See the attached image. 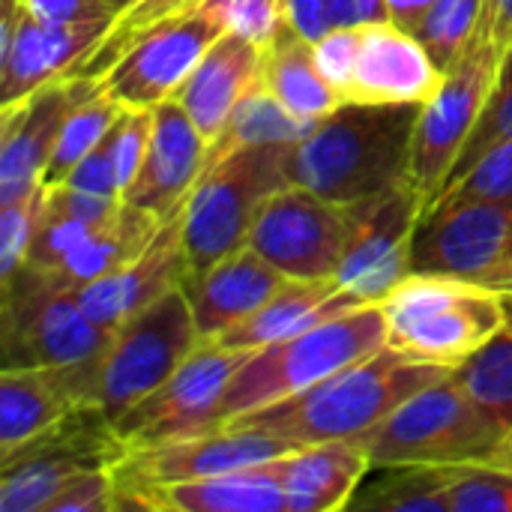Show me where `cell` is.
Returning a JSON list of instances; mask_svg holds the SVG:
<instances>
[{
	"label": "cell",
	"instance_id": "obj_1",
	"mask_svg": "<svg viewBox=\"0 0 512 512\" xmlns=\"http://www.w3.org/2000/svg\"><path fill=\"white\" fill-rule=\"evenodd\" d=\"M420 108L345 102L288 147V183L342 207L402 183Z\"/></svg>",
	"mask_w": 512,
	"mask_h": 512
},
{
	"label": "cell",
	"instance_id": "obj_2",
	"mask_svg": "<svg viewBox=\"0 0 512 512\" xmlns=\"http://www.w3.org/2000/svg\"><path fill=\"white\" fill-rule=\"evenodd\" d=\"M450 375L447 369L414 363L393 348L339 369L315 387L246 414L228 426H255L285 438L294 447L324 441H357L363 432L390 417L423 387ZM222 426V429H228Z\"/></svg>",
	"mask_w": 512,
	"mask_h": 512
},
{
	"label": "cell",
	"instance_id": "obj_3",
	"mask_svg": "<svg viewBox=\"0 0 512 512\" xmlns=\"http://www.w3.org/2000/svg\"><path fill=\"white\" fill-rule=\"evenodd\" d=\"M381 348H387V321L378 303L357 306L300 336L258 348L231 378L216 405L210 432L291 399Z\"/></svg>",
	"mask_w": 512,
	"mask_h": 512
},
{
	"label": "cell",
	"instance_id": "obj_4",
	"mask_svg": "<svg viewBox=\"0 0 512 512\" xmlns=\"http://www.w3.org/2000/svg\"><path fill=\"white\" fill-rule=\"evenodd\" d=\"M387 348L456 372L507 327L504 294L453 276L411 273L381 303Z\"/></svg>",
	"mask_w": 512,
	"mask_h": 512
},
{
	"label": "cell",
	"instance_id": "obj_5",
	"mask_svg": "<svg viewBox=\"0 0 512 512\" xmlns=\"http://www.w3.org/2000/svg\"><path fill=\"white\" fill-rule=\"evenodd\" d=\"M357 444L369 456L372 471H384L405 465H504L510 438L450 372L363 432Z\"/></svg>",
	"mask_w": 512,
	"mask_h": 512
},
{
	"label": "cell",
	"instance_id": "obj_6",
	"mask_svg": "<svg viewBox=\"0 0 512 512\" xmlns=\"http://www.w3.org/2000/svg\"><path fill=\"white\" fill-rule=\"evenodd\" d=\"M291 144H249L201 171L183 204L189 273H201L246 246L264 201L288 186Z\"/></svg>",
	"mask_w": 512,
	"mask_h": 512
},
{
	"label": "cell",
	"instance_id": "obj_7",
	"mask_svg": "<svg viewBox=\"0 0 512 512\" xmlns=\"http://www.w3.org/2000/svg\"><path fill=\"white\" fill-rule=\"evenodd\" d=\"M198 342L201 333L180 285L114 330L105 351L87 360V405L114 423L162 387Z\"/></svg>",
	"mask_w": 512,
	"mask_h": 512
},
{
	"label": "cell",
	"instance_id": "obj_8",
	"mask_svg": "<svg viewBox=\"0 0 512 512\" xmlns=\"http://www.w3.org/2000/svg\"><path fill=\"white\" fill-rule=\"evenodd\" d=\"M0 327L3 369L87 363L114 336L90 321L72 288L36 267H24L0 288Z\"/></svg>",
	"mask_w": 512,
	"mask_h": 512
},
{
	"label": "cell",
	"instance_id": "obj_9",
	"mask_svg": "<svg viewBox=\"0 0 512 512\" xmlns=\"http://www.w3.org/2000/svg\"><path fill=\"white\" fill-rule=\"evenodd\" d=\"M501 57V48L483 30L471 51L447 69L435 99L420 108L405 180L423 198L426 213L450 183V174L498 81Z\"/></svg>",
	"mask_w": 512,
	"mask_h": 512
},
{
	"label": "cell",
	"instance_id": "obj_10",
	"mask_svg": "<svg viewBox=\"0 0 512 512\" xmlns=\"http://www.w3.org/2000/svg\"><path fill=\"white\" fill-rule=\"evenodd\" d=\"M411 273L512 288V198H444L417 225Z\"/></svg>",
	"mask_w": 512,
	"mask_h": 512
},
{
	"label": "cell",
	"instance_id": "obj_11",
	"mask_svg": "<svg viewBox=\"0 0 512 512\" xmlns=\"http://www.w3.org/2000/svg\"><path fill=\"white\" fill-rule=\"evenodd\" d=\"M228 30V0H207L192 12L144 30L102 75H96V84L120 108L153 111L177 96L210 45Z\"/></svg>",
	"mask_w": 512,
	"mask_h": 512
},
{
	"label": "cell",
	"instance_id": "obj_12",
	"mask_svg": "<svg viewBox=\"0 0 512 512\" xmlns=\"http://www.w3.org/2000/svg\"><path fill=\"white\" fill-rule=\"evenodd\" d=\"M252 354V348H231L216 339H201L162 387L111 423L123 450L210 432L216 405Z\"/></svg>",
	"mask_w": 512,
	"mask_h": 512
},
{
	"label": "cell",
	"instance_id": "obj_13",
	"mask_svg": "<svg viewBox=\"0 0 512 512\" xmlns=\"http://www.w3.org/2000/svg\"><path fill=\"white\" fill-rule=\"evenodd\" d=\"M423 216L426 204L408 180L348 204V240L336 270L339 285L363 303H381L411 276V249Z\"/></svg>",
	"mask_w": 512,
	"mask_h": 512
},
{
	"label": "cell",
	"instance_id": "obj_14",
	"mask_svg": "<svg viewBox=\"0 0 512 512\" xmlns=\"http://www.w3.org/2000/svg\"><path fill=\"white\" fill-rule=\"evenodd\" d=\"M345 240L348 207L288 183L264 201L246 246L291 279H336Z\"/></svg>",
	"mask_w": 512,
	"mask_h": 512
},
{
	"label": "cell",
	"instance_id": "obj_15",
	"mask_svg": "<svg viewBox=\"0 0 512 512\" xmlns=\"http://www.w3.org/2000/svg\"><path fill=\"white\" fill-rule=\"evenodd\" d=\"M291 450L297 447L267 429L228 426L186 438L126 447L123 456L111 465V474L117 489H150L261 465Z\"/></svg>",
	"mask_w": 512,
	"mask_h": 512
},
{
	"label": "cell",
	"instance_id": "obj_16",
	"mask_svg": "<svg viewBox=\"0 0 512 512\" xmlns=\"http://www.w3.org/2000/svg\"><path fill=\"white\" fill-rule=\"evenodd\" d=\"M114 18L45 21L24 0H0V105L18 102L51 81L72 78L108 36Z\"/></svg>",
	"mask_w": 512,
	"mask_h": 512
},
{
	"label": "cell",
	"instance_id": "obj_17",
	"mask_svg": "<svg viewBox=\"0 0 512 512\" xmlns=\"http://www.w3.org/2000/svg\"><path fill=\"white\" fill-rule=\"evenodd\" d=\"M123 456L111 423L99 411H78L63 426L0 462V512H42L87 468H108Z\"/></svg>",
	"mask_w": 512,
	"mask_h": 512
},
{
	"label": "cell",
	"instance_id": "obj_18",
	"mask_svg": "<svg viewBox=\"0 0 512 512\" xmlns=\"http://www.w3.org/2000/svg\"><path fill=\"white\" fill-rule=\"evenodd\" d=\"M183 207L162 219L153 243L114 273L78 288V303L93 324L114 333L150 303L180 288L189 276V258L183 246Z\"/></svg>",
	"mask_w": 512,
	"mask_h": 512
},
{
	"label": "cell",
	"instance_id": "obj_19",
	"mask_svg": "<svg viewBox=\"0 0 512 512\" xmlns=\"http://www.w3.org/2000/svg\"><path fill=\"white\" fill-rule=\"evenodd\" d=\"M444 69L426 45L393 21L363 24L345 102L357 105H426L444 84Z\"/></svg>",
	"mask_w": 512,
	"mask_h": 512
},
{
	"label": "cell",
	"instance_id": "obj_20",
	"mask_svg": "<svg viewBox=\"0 0 512 512\" xmlns=\"http://www.w3.org/2000/svg\"><path fill=\"white\" fill-rule=\"evenodd\" d=\"M87 405V363L0 372V462L21 453Z\"/></svg>",
	"mask_w": 512,
	"mask_h": 512
},
{
	"label": "cell",
	"instance_id": "obj_21",
	"mask_svg": "<svg viewBox=\"0 0 512 512\" xmlns=\"http://www.w3.org/2000/svg\"><path fill=\"white\" fill-rule=\"evenodd\" d=\"M204 162L207 138L180 108V102L168 99L153 108L150 144L123 201L165 219L186 204L195 180L204 171Z\"/></svg>",
	"mask_w": 512,
	"mask_h": 512
},
{
	"label": "cell",
	"instance_id": "obj_22",
	"mask_svg": "<svg viewBox=\"0 0 512 512\" xmlns=\"http://www.w3.org/2000/svg\"><path fill=\"white\" fill-rule=\"evenodd\" d=\"M72 96L75 84L63 78L0 105V204H12L42 186Z\"/></svg>",
	"mask_w": 512,
	"mask_h": 512
},
{
	"label": "cell",
	"instance_id": "obj_23",
	"mask_svg": "<svg viewBox=\"0 0 512 512\" xmlns=\"http://www.w3.org/2000/svg\"><path fill=\"white\" fill-rule=\"evenodd\" d=\"M288 279L291 276L273 267L252 246H243L207 270L189 273L183 279V294L201 339H216L261 309Z\"/></svg>",
	"mask_w": 512,
	"mask_h": 512
},
{
	"label": "cell",
	"instance_id": "obj_24",
	"mask_svg": "<svg viewBox=\"0 0 512 512\" xmlns=\"http://www.w3.org/2000/svg\"><path fill=\"white\" fill-rule=\"evenodd\" d=\"M291 512L270 462L150 489H117V512Z\"/></svg>",
	"mask_w": 512,
	"mask_h": 512
},
{
	"label": "cell",
	"instance_id": "obj_25",
	"mask_svg": "<svg viewBox=\"0 0 512 512\" xmlns=\"http://www.w3.org/2000/svg\"><path fill=\"white\" fill-rule=\"evenodd\" d=\"M258 72H261V45L228 30L222 39L210 45V51L201 57L195 72L177 90L174 99L201 129L207 147L225 129L228 117L243 102V96L258 87Z\"/></svg>",
	"mask_w": 512,
	"mask_h": 512
},
{
	"label": "cell",
	"instance_id": "obj_26",
	"mask_svg": "<svg viewBox=\"0 0 512 512\" xmlns=\"http://www.w3.org/2000/svg\"><path fill=\"white\" fill-rule=\"evenodd\" d=\"M273 474L291 498V512L348 510L363 477L372 471L357 441H324L270 459Z\"/></svg>",
	"mask_w": 512,
	"mask_h": 512
},
{
	"label": "cell",
	"instance_id": "obj_27",
	"mask_svg": "<svg viewBox=\"0 0 512 512\" xmlns=\"http://www.w3.org/2000/svg\"><path fill=\"white\" fill-rule=\"evenodd\" d=\"M366 306L357 294L345 291L339 279H288L261 309L234 324L216 342L231 348H267L273 342L300 336L336 315Z\"/></svg>",
	"mask_w": 512,
	"mask_h": 512
},
{
	"label": "cell",
	"instance_id": "obj_28",
	"mask_svg": "<svg viewBox=\"0 0 512 512\" xmlns=\"http://www.w3.org/2000/svg\"><path fill=\"white\" fill-rule=\"evenodd\" d=\"M258 87L303 123H318L345 105L339 90L324 78L312 42L291 24H285L282 33L261 48Z\"/></svg>",
	"mask_w": 512,
	"mask_h": 512
},
{
	"label": "cell",
	"instance_id": "obj_29",
	"mask_svg": "<svg viewBox=\"0 0 512 512\" xmlns=\"http://www.w3.org/2000/svg\"><path fill=\"white\" fill-rule=\"evenodd\" d=\"M159 228H162V216L120 201V207L108 219H102L57 270L45 276L78 291L87 282H96L114 273L117 267L129 264L135 255H141L153 243Z\"/></svg>",
	"mask_w": 512,
	"mask_h": 512
},
{
	"label": "cell",
	"instance_id": "obj_30",
	"mask_svg": "<svg viewBox=\"0 0 512 512\" xmlns=\"http://www.w3.org/2000/svg\"><path fill=\"white\" fill-rule=\"evenodd\" d=\"M75 84V96L72 105L63 117L60 135L54 141L48 168L42 174V186H57L63 183L75 165L102 144V138L111 132V126L120 117V105L96 84V78H72Z\"/></svg>",
	"mask_w": 512,
	"mask_h": 512
},
{
	"label": "cell",
	"instance_id": "obj_31",
	"mask_svg": "<svg viewBox=\"0 0 512 512\" xmlns=\"http://www.w3.org/2000/svg\"><path fill=\"white\" fill-rule=\"evenodd\" d=\"M312 126L315 123H303L291 111H285L267 90L255 87L234 108L225 129L210 141L204 168L240 147H249V144H294L303 135H309Z\"/></svg>",
	"mask_w": 512,
	"mask_h": 512
},
{
	"label": "cell",
	"instance_id": "obj_32",
	"mask_svg": "<svg viewBox=\"0 0 512 512\" xmlns=\"http://www.w3.org/2000/svg\"><path fill=\"white\" fill-rule=\"evenodd\" d=\"M384 477L360 486L348 510L363 512H450L447 468L405 465L384 468Z\"/></svg>",
	"mask_w": 512,
	"mask_h": 512
},
{
	"label": "cell",
	"instance_id": "obj_33",
	"mask_svg": "<svg viewBox=\"0 0 512 512\" xmlns=\"http://www.w3.org/2000/svg\"><path fill=\"white\" fill-rule=\"evenodd\" d=\"M468 396L507 432L512 441V330L492 336L465 366L453 372ZM510 447V444H507Z\"/></svg>",
	"mask_w": 512,
	"mask_h": 512
},
{
	"label": "cell",
	"instance_id": "obj_34",
	"mask_svg": "<svg viewBox=\"0 0 512 512\" xmlns=\"http://www.w3.org/2000/svg\"><path fill=\"white\" fill-rule=\"evenodd\" d=\"M486 30V0H435L420 30L414 33L435 63L453 69Z\"/></svg>",
	"mask_w": 512,
	"mask_h": 512
},
{
	"label": "cell",
	"instance_id": "obj_35",
	"mask_svg": "<svg viewBox=\"0 0 512 512\" xmlns=\"http://www.w3.org/2000/svg\"><path fill=\"white\" fill-rule=\"evenodd\" d=\"M207 0H132L111 24L108 36L93 48V54L84 60V66L72 78H96L102 75L123 51L129 42H135L144 30H150L159 21H168L174 15L192 12Z\"/></svg>",
	"mask_w": 512,
	"mask_h": 512
},
{
	"label": "cell",
	"instance_id": "obj_36",
	"mask_svg": "<svg viewBox=\"0 0 512 512\" xmlns=\"http://www.w3.org/2000/svg\"><path fill=\"white\" fill-rule=\"evenodd\" d=\"M450 512H512V468L471 462L447 468Z\"/></svg>",
	"mask_w": 512,
	"mask_h": 512
},
{
	"label": "cell",
	"instance_id": "obj_37",
	"mask_svg": "<svg viewBox=\"0 0 512 512\" xmlns=\"http://www.w3.org/2000/svg\"><path fill=\"white\" fill-rule=\"evenodd\" d=\"M512 138V45L504 51V57H501V69H498V81H495V87H492V93H489V99H486V108H483V114H480V120H477V126H474V132H471V138H468V144H465V150H462V156H459V162H456V168H453V174H450V183H447V189L456 183V180H462L492 147H498V144H504V141H510ZM444 189V192H447ZM441 192V195H444Z\"/></svg>",
	"mask_w": 512,
	"mask_h": 512
},
{
	"label": "cell",
	"instance_id": "obj_38",
	"mask_svg": "<svg viewBox=\"0 0 512 512\" xmlns=\"http://www.w3.org/2000/svg\"><path fill=\"white\" fill-rule=\"evenodd\" d=\"M0 207V288H6L27 267V255L45 213V186H36L30 195Z\"/></svg>",
	"mask_w": 512,
	"mask_h": 512
},
{
	"label": "cell",
	"instance_id": "obj_39",
	"mask_svg": "<svg viewBox=\"0 0 512 512\" xmlns=\"http://www.w3.org/2000/svg\"><path fill=\"white\" fill-rule=\"evenodd\" d=\"M150 132H153V111H144V108H123L117 123L108 132L114 180H117L120 198L126 195V189L132 186V180L144 162Z\"/></svg>",
	"mask_w": 512,
	"mask_h": 512
},
{
	"label": "cell",
	"instance_id": "obj_40",
	"mask_svg": "<svg viewBox=\"0 0 512 512\" xmlns=\"http://www.w3.org/2000/svg\"><path fill=\"white\" fill-rule=\"evenodd\" d=\"M444 198H512V138L492 147L438 201H444Z\"/></svg>",
	"mask_w": 512,
	"mask_h": 512
},
{
	"label": "cell",
	"instance_id": "obj_41",
	"mask_svg": "<svg viewBox=\"0 0 512 512\" xmlns=\"http://www.w3.org/2000/svg\"><path fill=\"white\" fill-rule=\"evenodd\" d=\"M42 512H117V486L111 465L78 471Z\"/></svg>",
	"mask_w": 512,
	"mask_h": 512
},
{
	"label": "cell",
	"instance_id": "obj_42",
	"mask_svg": "<svg viewBox=\"0 0 512 512\" xmlns=\"http://www.w3.org/2000/svg\"><path fill=\"white\" fill-rule=\"evenodd\" d=\"M360 39H363V27H333L321 39L312 42L315 60H318L324 78L339 90L342 99H345V90H348L351 75H354Z\"/></svg>",
	"mask_w": 512,
	"mask_h": 512
},
{
	"label": "cell",
	"instance_id": "obj_43",
	"mask_svg": "<svg viewBox=\"0 0 512 512\" xmlns=\"http://www.w3.org/2000/svg\"><path fill=\"white\" fill-rule=\"evenodd\" d=\"M231 30L252 39L255 45H270L288 21V0H228Z\"/></svg>",
	"mask_w": 512,
	"mask_h": 512
},
{
	"label": "cell",
	"instance_id": "obj_44",
	"mask_svg": "<svg viewBox=\"0 0 512 512\" xmlns=\"http://www.w3.org/2000/svg\"><path fill=\"white\" fill-rule=\"evenodd\" d=\"M81 192H93V195H102V198H120V189H117V180H114V162H111V144H108V135L102 138L99 147H93L78 165L75 171L63 180Z\"/></svg>",
	"mask_w": 512,
	"mask_h": 512
},
{
	"label": "cell",
	"instance_id": "obj_45",
	"mask_svg": "<svg viewBox=\"0 0 512 512\" xmlns=\"http://www.w3.org/2000/svg\"><path fill=\"white\" fill-rule=\"evenodd\" d=\"M24 6L45 21H96L117 18L111 0H24Z\"/></svg>",
	"mask_w": 512,
	"mask_h": 512
},
{
	"label": "cell",
	"instance_id": "obj_46",
	"mask_svg": "<svg viewBox=\"0 0 512 512\" xmlns=\"http://www.w3.org/2000/svg\"><path fill=\"white\" fill-rule=\"evenodd\" d=\"M390 21L387 0H327V24L333 27H363Z\"/></svg>",
	"mask_w": 512,
	"mask_h": 512
},
{
	"label": "cell",
	"instance_id": "obj_47",
	"mask_svg": "<svg viewBox=\"0 0 512 512\" xmlns=\"http://www.w3.org/2000/svg\"><path fill=\"white\" fill-rule=\"evenodd\" d=\"M288 21L309 42L321 39L330 30V24H327V0H288Z\"/></svg>",
	"mask_w": 512,
	"mask_h": 512
},
{
	"label": "cell",
	"instance_id": "obj_48",
	"mask_svg": "<svg viewBox=\"0 0 512 512\" xmlns=\"http://www.w3.org/2000/svg\"><path fill=\"white\" fill-rule=\"evenodd\" d=\"M486 33L501 48L512 45V0H486Z\"/></svg>",
	"mask_w": 512,
	"mask_h": 512
},
{
	"label": "cell",
	"instance_id": "obj_49",
	"mask_svg": "<svg viewBox=\"0 0 512 512\" xmlns=\"http://www.w3.org/2000/svg\"><path fill=\"white\" fill-rule=\"evenodd\" d=\"M387 6H390V21L393 24H399L408 33H417L426 12L435 6V0H387Z\"/></svg>",
	"mask_w": 512,
	"mask_h": 512
},
{
	"label": "cell",
	"instance_id": "obj_50",
	"mask_svg": "<svg viewBox=\"0 0 512 512\" xmlns=\"http://www.w3.org/2000/svg\"><path fill=\"white\" fill-rule=\"evenodd\" d=\"M504 294V309H507V327L512 330V291H501Z\"/></svg>",
	"mask_w": 512,
	"mask_h": 512
},
{
	"label": "cell",
	"instance_id": "obj_51",
	"mask_svg": "<svg viewBox=\"0 0 512 512\" xmlns=\"http://www.w3.org/2000/svg\"><path fill=\"white\" fill-rule=\"evenodd\" d=\"M504 465H510V468H512V441H510V447H507V456H504Z\"/></svg>",
	"mask_w": 512,
	"mask_h": 512
},
{
	"label": "cell",
	"instance_id": "obj_52",
	"mask_svg": "<svg viewBox=\"0 0 512 512\" xmlns=\"http://www.w3.org/2000/svg\"><path fill=\"white\" fill-rule=\"evenodd\" d=\"M129 3H132V0H120V12H123V9H126ZM120 12H117V15H120Z\"/></svg>",
	"mask_w": 512,
	"mask_h": 512
},
{
	"label": "cell",
	"instance_id": "obj_53",
	"mask_svg": "<svg viewBox=\"0 0 512 512\" xmlns=\"http://www.w3.org/2000/svg\"><path fill=\"white\" fill-rule=\"evenodd\" d=\"M111 3H114V6H117V12H120V0H111Z\"/></svg>",
	"mask_w": 512,
	"mask_h": 512
},
{
	"label": "cell",
	"instance_id": "obj_54",
	"mask_svg": "<svg viewBox=\"0 0 512 512\" xmlns=\"http://www.w3.org/2000/svg\"><path fill=\"white\" fill-rule=\"evenodd\" d=\"M507 291H512V288H507Z\"/></svg>",
	"mask_w": 512,
	"mask_h": 512
}]
</instances>
